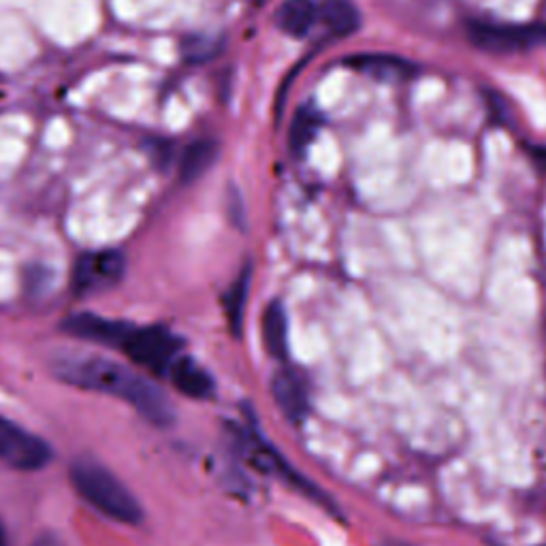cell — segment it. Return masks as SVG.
<instances>
[{
    "label": "cell",
    "mask_w": 546,
    "mask_h": 546,
    "mask_svg": "<svg viewBox=\"0 0 546 546\" xmlns=\"http://www.w3.org/2000/svg\"><path fill=\"white\" fill-rule=\"evenodd\" d=\"M54 374L71 387L103 393L133 406L141 419L156 427H169L175 412L167 395L152 380L103 357H60L54 363Z\"/></svg>",
    "instance_id": "1"
},
{
    "label": "cell",
    "mask_w": 546,
    "mask_h": 546,
    "mask_svg": "<svg viewBox=\"0 0 546 546\" xmlns=\"http://www.w3.org/2000/svg\"><path fill=\"white\" fill-rule=\"evenodd\" d=\"M69 478L77 495L103 517L124 525H139L143 521V508L137 497L101 461L77 457L71 463Z\"/></svg>",
    "instance_id": "2"
},
{
    "label": "cell",
    "mask_w": 546,
    "mask_h": 546,
    "mask_svg": "<svg viewBox=\"0 0 546 546\" xmlns=\"http://www.w3.org/2000/svg\"><path fill=\"white\" fill-rule=\"evenodd\" d=\"M182 342L165 327H135L128 331L120 350L135 365L148 369L154 376L169 374L180 359Z\"/></svg>",
    "instance_id": "3"
},
{
    "label": "cell",
    "mask_w": 546,
    "mask_h": 546,
    "mask_svg": "<svg viewBox=\"0 0 546 546\" xmlns=\"http://www.w3.org/2000/svg\"><path fill=\"white\" fill-rule=\"evenodd\" d=\"M468 39L478 50L491 54H517L546 45V24H504V22H468Z\"/></svg>",
    "instance_id": "4"
},
{
    "label": "cell",
    "mask_w": 546,
    "mask_h": 546,
    "mask_svg": "<svg viewBox=\"0 0 546 546\" xmlns=\"http://www.w3.org/2000/svg\"><path fill=\"white\" fill-rule=\"evenodd\" d=\"M52 457V446L39 438L37 433L0 416V461L13 470L35 472L43 470Z\"/></svg>",
    "instance_id": "5"
},
{
    "label": "cell",
    "mask_w": 546,
    "mask_h": 546,
    "mask_svg": "<svg viewBox=\"0 0 546 546\" xmlns=\"http://www.w3.org/2000/svg\"><path fill=\"white\" fill-rule=\"evenodd\" d=\"M126 273V259L118 250L86 252L73 267V291L77 295H94L120 284Z\"/></svg>",
    "instance_id": "6"
},
{
    "label": "cell",
    "mask_w": 546,
    "mask_h": 546,
    "mask_svg": "<svg viewBox=\"0 0 546 546\" xmlns=\"http://www.w3.org/2000/svg\"><path fill=\"white\" fill-rule=\"evenodd\" d=\"M271 395L288 421L299 425L310 414V393L303 376L295 369H280L271 380Z\"/></svg>",
    "instance_id": "7"
},
{
    "label": "cell",
    "mask_w": 546,
    "mask_h": 546,
    "mask_svg": "<svg viewBox=\"0 0 546 546\" xmlns=\"http://www.w3.org/2000/svg\"><path fill=\"white\" fill-rule=\"evenodd\" d=\"M62 329L75 337H82V340L96 342L103 346H114L120 350L122 342L126 340V335L133 329V325L122 323V320H109L96 314H73L64 320Z\"/></svg>",
    "instance_id": "8"
},
{
    "label": "cell",
    "mask_w": 546,
    "mask_h": 546,
    "mask_svg": "<svg viewBox=\"0 0 546 546\" xmlns=\"http://www.w3.org/2000/svg\"><path fill=\"white\" fill-rule=\"evenodd\" d=\"M346 64L355 71L380 79V82H408V79L416 75V67L410 60L391 54L350 56L346 58Z\"/></svg>",
    "instance_id": "9"
},
{
    "label": "cell",
    "mask_w": 546,
    "mask_h": 546,
    "mask_svg": "<svg viewBox=\"0 0 546 546\" xmlns=\"http://www.w3.org/2000/svg\"><path fill=\"white\" fill-rule=\"evenodd\" d=\"M169 380L175 389L190 399H210L216 391L212 374L190 357H180L173 363Z\"/></svg>",
    "instance_id": "10"
},
{
    "label": "cell",
    "mask_w": 546,
    "mask_h": 546,
    "mask_svg": "<svg viewBox=\"0 0 546 546\" xmlns=\"http://www.w3.org/2000/svg\"><path fill=\"white\" fill-rule=\"evenodd\" d=\"M318 18V7L314 0H284L276 13V24L291 37H305Z\"/></svg>",
    "instance_id": "11"
},
{
    "label": "cell",
    "mask_w": 546,
    "mask_h": 546,
    "mask_svg": "<svg viewBox=\"0 0 546 546\" xmlns=\"http://www.w3.org/2000/svg\"><path fill=\"white\" fill-rule=\"evenodd\" d=\"M263 340L271 357L286 359L288 355V318L280 301H271L263 314Z\"/></svg>",
    "instance_id": "12"
},
{
    "label": "cell",
    "mask_w": 546,
    "mask_h": 546,
    "mask_svg": "<svg viewBox=\"0 0 546 546\" xmlns=\"http://www.w3.org/2000/svg\"><path fill=\"white\" fill-rule=\"evenodd\" d=\"M318 18L337 37H348L361 24V15L352 0H323L318 7Z\"/></svg>",
    "instance_id": "13"
},
{
    "label": "cell",
    "mask_w": 546,
    "mask_h": 546,
    "mask_svg": "<svg viewBox=\"0 0 546 546\" xmlns=\"http://www.w3.org/2000/svg\"><path fill=\"white\" fill-rule=\"evenodd\" d=\"M216 158V146L212 141H195L186 148L180 163V178L184 182H195L210 169Z\"/></svg>",
    "instance_id": "14"
},
{
    "label": "cell",
    "mask_w": 546,
    "mask_h": 546,
    "mask_svg": "<svg viewBox=\"0 0 546 546\" xmlns=\"http://www.w3.org/2000/svg\"><path fill=\"white\" fill-rule=\"evenodd\" d=\"M248 291H250V269H246L242 276L235 280V284L229 288L227 297H224V310H227L229 325H231L235 335L242 333Z\"/></svg>",
    "instance_id": "15"
},
{
    "label": "cell",
    "mask_w": 546,
    "mask_h": 546,
    "mask_svg": "<svg viewBox=\"0 0 546 546\" xmlns=\"http://www.w3.org/2000/svg\"><path fill=\"white\" fill-rule=\"evenodd\" d=\"M320 126V118L316 111L312 109H301L299 114L293 120V128H291V148L295 152H303L305 148L310 146V141L314 139V135L318 133Z\"/></svg>",
    "instance_id": "16"
},
{
    "label": "cell",
    "mask_w": 546,
    "mask_h": 546,
    "mask_svg": "<svg viewBox=\"0 0 546 546\" xmlns=\"http://www.w3.org/2000/svg\"><path fill=\"white\" fill-rule=\"evenodd\" d=\"M32 546H62V544L54 534H41L35 542H32Z\"/></svg>",
    "instance_id": "17"
},
{
    "label": "cell",
    "mask_w": 546,
    "mask_h": 546,
    "mask_svg": "<svg viewBox=\"0 0 546 546\" xmlns=\"http://www.w3.org/2000/svg\"><path fill=\"white\" fill-rule=\"evenodd\" d=\"M534 158L538 160V163H540L542 167H546V148H538V150H534Z\"/></svg>",
    "instance_id": "18"
},
{
    "label": "cell",
    "mask_w": 546,
    "mask_h": 546,
    "mask_svg": "<svg viewBox=\"0 0 546 546\" xmlns=\"http://www.w3.org/2000/svg\"><path fill=\"white\" fill-rule=\"evenodd\" d=\"M0 546H7V532H5L3 521H0Z\"/></svg>",
    "instance_id": "19"
}]
</instances>
